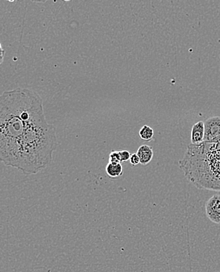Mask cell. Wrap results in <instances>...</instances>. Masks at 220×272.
I'll use <instances>...</instances> for the list:
<instances>
[{
  "instance_id": "6da1fadb",
  "label": "cell",
  "mask_w": 220,
  "mask_h": 272,
  "mask_svg": "<svg viewBox=\"0 0 220 272\" xmlns=\"http://www.w3.org/2000/svg\"><path fill=\"white\" fill-rule=\"evenodd\" d=\"M44 101L28 88H16L0 94V162L14 167L27 126L44 115Z\"/></svg>"
},
{
  "instance_id": "7a4b0ae2",
  "label": "cell",
  "mask_w": 220,
  "mask_h": 272,
  "mask_svg": "<svg viewBox=\"0 0 220 272\" xmlns=\"http://www.w3.org/2000/svg\"><path fill=\"white\" fill-rule=\"evenodd\" d=\"M57 146L55 127L48 123L45 114L38 117L24 131L14 168L25 176L38 174L51 163Z\"/></svg>"
},
{
  "instance_id": "3957f363",
  "label": "cell",
  "mask_w": 220,
  "mask_h": 272,
  "mask_svg": "<svg viewBox=\"0 0 220 272\" xmlns=\"http://www.w3.org/2000/svg\"><path fill=\"white\" fill-rule=\"evenodd\" d=\"M179 166L198 189L220 191V141L189 144Z\"/></svg>"
},
{
  "instance_id": "277c9868",
  "label": "cell",
  "mask_w": 220,
  "mask_h": 272,
  "mask_svg": "<svg viewBox=\"0 0 220 272\" xmlns=\"http://www.w3.org/2000/svg\"><path fill=\"white\" fill-rule=\"evenodd\" d=\"M204 123V142L217 143L220 141V117H210L207 118Z\"/></svg>"
},
{
  "instance_id": "5b68a950",
  "label": "cell",
  "mask_w": 220,
  "mask_h": 272,
  "mask_svg": "<svg viewBox=\"0 0 220 272\" xmlns=\"http://www.w3.org/2000/svg\"><path fill=\"white\" fill-rule=\"evenodd\" d=\"M205 213L212 222L220 225V195L216 194L208 199L205 204Z\"/></svg>"
},
{
  "instance_id": "8992f818",
  "label": "cell",
  "mask_w": 220,
  "mask_h": 272,
  "mask_svg": "<svg viewBox=\"0 0 220 272\" xmlns=\"http://www.w3.org/2000/svg\"><path fill=\"white\" fill-rule=\"evenodd\" d=\"M204 123L203 121L196 122L192 126L191 132V144L198 145L204 142Z\"/></svg>"
},
{
  "instance_id": "52a82bcc",
  "label": "cell",
  "mask_w": 220,
  "mask_h": 272,
  "mask_svg": "<svg viewBox=\"0 0 220 272\" xmlns=\"http://www.w3.org/2000/svg\"><path fill=\"white\" fill-rule=\"evenodd\" d=\"M136 154L140 158V164L147 166L153 159L154 152L152 147L148 146L147 144L142 145L138 148Z\"/></svg>"
},
{
  "instance_id": "ba28073f",
  "label": "cell",
  "mask_w": 220,
  "mask_h": 272,
  "mask_svg": "<svg viewBox=\"0 0 220 272\" xmlns=\"http://www.w3.org/2000/svg\"><path fill=\"white\" fill-rule=\"evenodd\" d=\"M106 173L110 178H118L123 174V168L121 163H109L106 166Z\"/></svg>"
},
{
  "instance_id": "9c48e42d",
  "label": "cell",
  "mask_w": 220,
  "mask_h": 272,
  "mask_svg": "<svg viewBox=\"0 0 220 272\" xmlns=\"http://www.w3.org/2000/svg\"><path fill=\"white\" fill-rule=\"evenodd\" d=\"M139 135H140L141 140H146V141H151V140H153L154 133V130L152 127H150L149 126H147V125H144L140 129Z\"/></svg>"
},
{
  "instance_id": "30bf717a",
  "label": "cell",
  "mask_w": 220,
  "mask_h": 272,
  "mask_svg": "<svg viewBox=\"0 0 220 272\" xmlns=\"http://www.w3.org/2000/svg\"><path fill=\"white\" fill-rule=\"evenodd\" d=\"M109 162L111 163H122L121 162L120 154L119 151H112L109 155Z\"/></svg>"
},
{
  "instance_id": "8fae6325",
  "label": "cell",
  "mask_w": 220,
  "mask_h": 272,
  "mask_svg": "<svg viewBox=\"0 0 220 272\" xmlns=\"http://www.w3.org/2000/svg\"><path fill=\"white\" fill-rule=\"evenodd\" d=\"M119 154H120L121 162H126L130 159L131 154L128 151H119Z\"/></svg>"
},
{
  "instance_id": "7c38bea8",
  "label": "cell",
  "mask_w": 220,
  "mask_h": 272,
  "mask_svg": "<svg viewBox=\"0 0 220 272\" xmlns=\"http://www.w3.org/2000/svg\"><path fill=\"white\" fill-rule=\"evenodd\" d=\"M130 163L132 166H137L138 164H140V158L137 154H132L131 155V157H130Z\"/></svg>"
},
{
  "instance_id": "4fadbf2b",
  "label": "cell",
  "mask_w": 220,
  "mask_h": 272,
  "mask_svg": "<svg viewBox=\"0 0 220 272\" xmlns=\"http://www.w3.org/2000/svg\"><path fill=\"white\" fill-rule=\"evenodd\" d=\"M5 57V50L3 51L0 52V65H2V62L4 61Z\"/></svg>"
},
{
  "instance_id": "5bb4252c",
  "label": "cell",
  "mask_w": 220,
  "mask_h": 272,
  "mask_svg": "<svg viewBox=\"0 0 220 272\" xmlns=\"http://www.w3.org/2000/svg\"><path fill=\"white\" fill-rule=\"evenodd\" d=\"M3 50H4V49H2V45L0 44V52L3 51Z\"/></svg>"
}]
</instances>
